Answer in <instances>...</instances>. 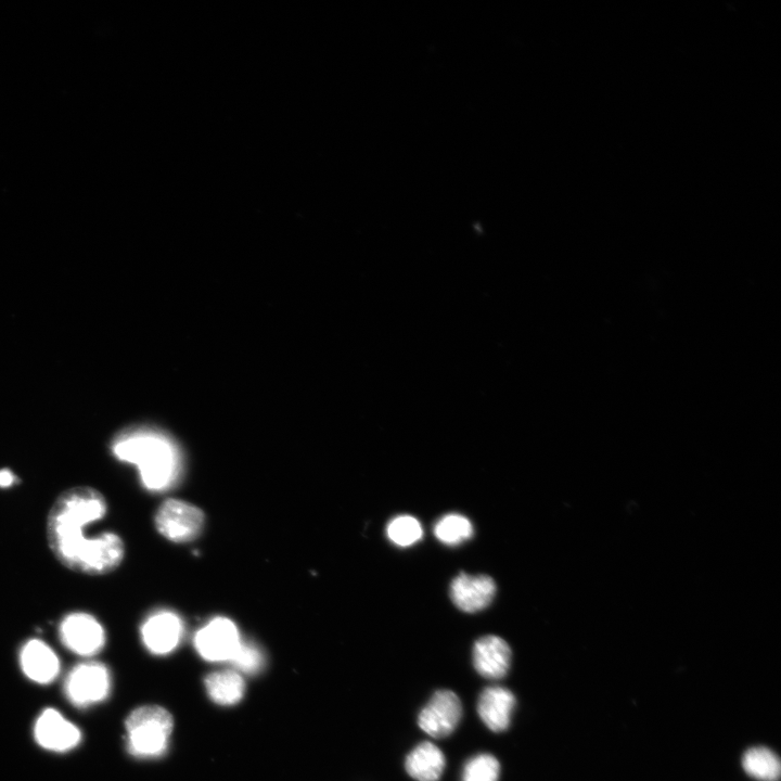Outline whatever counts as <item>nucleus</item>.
Segmentation results:
<instances>
[{
	"label": "nucleus",
	"mask_w": 781,
	"mask_h": 781,
	"mask_svg": "<svg viewBox=\"0 0 781 781\" xmlns=\"http://www.w3.org/2000/svg\"><path fill=\"white\" fill-rule=\"evenodd\" d=\"M107 511L104 495L89 486H76L59 495L47 518V540L64 567L83 574L104 575L121 565L125 547L119 535H84V530L104 518Z\"/></svg>",
	"instance_id": "nucleus-1"
},
{
	"label": "nucleus",
	"mask_w": 781,
	"mask_h": 781,
	"mask_svg": "<svg viewBox=\"0 0 781 781\" xmlns=\"http://www.w3.org/2000/svg\"><path fill=\"white\" fill-rule=\"evenodd\" d=\"M111 451L120 462L138 468L140 480L151 492L169 490L181 478L182 453L169 435L156 428L123 430L113 439Z\"/></svg>",
	"instance_id": "nucleus-2"
},
{
	"label": "nucleus",
	"mask_w": 781,
	"mask_h": 781,
	"mask_svg": "<svg viewBox=\"0 0 781 781\" xmlns=\"http://www.w3.org/2000/svg\"><path fill=\"white\" fill-rule=\"evenodd\" d=\"M173 718L157 706L140 707L126 719L127 749L137 758H156L168 748Z\"/></svg>",
	"instance_id": "nucleus-3"
},
{
	"label": "nucleus",
	"mask_w": 781,
	"mask_h": 781,
	"mask_svg": "<svg viewBox=\"0 0 781 781\" xmlns=\"http://www.w3.org/2000/svg\"><path fill=\"white\" fill-rule=\"evenodd\" d=\"M110 690V672L105 664L97 661L76 665L64 682V694L78 708H87L104 701Z\"/></svg>",
	"instance_id": "nucleus-4"
},
{
	"label": "nucleus",
	"mask_w": 781,
	"mask_h": 781,
	"mask_svg": "<svg viewBox=\"0 0 781 781\" xmlns=\"http://www.w3.org/2000/svg\"><path fill=\"white\" fill-rule=\"evenodd\" d=\"M158 531L175 543L197 539L204 526L203 512L196 506L178 499L163 503L156 517Z\"/></svg>",
	"instance_id": "nucleus-5"
},
{
	"label": "nucleus",
	"mask_w": 781,
	"mask_h": 781,
	"mask_svg": "<svg viewBox=\"0 0 781 781\" xmlns=\"http://www.w3.org/2000/svg\"><path fill=\"white\" fill-rule=\"evenodd\" d=\"M59 635L64 647L85 658L94 657L106 644L104 627L84 612L68 614L60 623Z\"/></svg>",
	"instance_id": "nucleus-6"
},
{
	"label": "nucleus",
	"mask_w": 781,
	"mask_h": 781,
	"mask_svg": "<svg viewBox=\"0 0 781 781\" xmlns=\"http://www.w3.org/2000/svg\"><path fill=\"white\" fill-rule=\"evenodd\" d=\"M463 718L462 701L452 690H438L418 716V725L427 735L442 739L452 735Z\"/></svg>",
	"instance_id": "nucleus-7"
},
{
	"label": "nucleus",
	"mask_w": 781,
	"mask_h": 781,
	"mask_svg": "<svg viewBox=\"0 0 781 781\" xmlns=\"http://www.w3.org/2000/svg\"><path fill=\"white\" fill-rule=\"evenodd\" d=\"M241 638L236 624L226 618H216L196 634L199 655L211 662H229L235 655Z\"/></svg>",
	"instance_id": "nucleus-8"
},
{
	"label": "nucleus",
	"mask_w": 781,
	"mask_h": 781,
	"mask_svg": "<svg viewBox=\"0 0 781 781\" xmlns=\"http://www.w3.org/2000/svg\"><path fill=\"white\" fill-rule=\"evenodd\" d=\"M34 736L42 748L59 753L74 749L82 739L80 729L55 709L43 711L35 723Z\"/></svg>",
	"instance_id": "nucleus-9"
},
{
	"label": "nucleus",
	"mask_w": 781,
	"mask_h": 781,
	"mask_svg": "<svg viewBox=\"0 0 781 781\" xmlns=\"http://www.w3.org/2000/svg\"><path fill=\"white\" fill-rule=\"evenodd\" d=\"M183 633V621L172 611L151 614L142 627L145 646L151 654L157 656L168 655L174 651L181 643Z\"/></svg>",
	"instance_id": "nucleus-10"
},
{
	"label": "nucleus",
	"mask_w": 781,
	"mask_h": 781,
	"mask_svg": "<svg viewBox=\"0 0 781 781\" xmlns=\"http://www.w3.org/2000/svg\"><path fill=\"white\" fill-rule=\"evenodd\" d=\"M496 593V584L490 576L459 574L451 585L455 606L465 612H478L489 607Z\"/></svg>",
	"instance_id": "nucleus-11"
},
{
	"label": "nucleus",
	"mask_w": 781,
	"mask_h": 781,
	"mask_svg": "<svg viewBox=\"0 0 781 781\" xmlns=\"http://www.w3.org/2000/svg\"><path fill=\"white\" fill-rule=\"evenodd\" d=\"M472 656L476 671L489 680H501L510 670L511 649L501 637L488 635L480 638L473 646Z\"/></svg>",
	"instance_id": "nucleus-12"
},
{
	"label": "nucleus",
	"mask_w": 781,
	"mask_h": 781,
	"mask_svg": "<svg viewBox=\"0 0 781 781\" xmlns=\"http://www.w3.org/2000/svg\"><path fill=\"white\" fill-rule=\"evenodd\" d=\"M517 700L512 691L502 686L485 688L478 700L480 719L490 731L503 733L511 723Z\"/></svg>",
	"instance_id": "nucleus-13"
},
{
	"label": "nucleus",
	"mask_w": 781,
	"mask_h": 781,
	"mask_svg": "<svg viewBox=\"0 0 781 781\" xmlns=\"http://www.w3.org/2000/svg\"><path fill=\"white\" fill-rule=\"evenodd\" d=\"M21 669L31 681L46 685L60 673V661L55 651L40 639H32L20 652Z\"/></svg>",
	"instance_id": "nucleus-14"
},
{
	"label": "nucleus",
	"mask_w": 781,
	"mask_h": 781,
	"mask_svg": "<svg viewBox=\"0 0 781 781\" xmlns=\"http://www.w3.org/2000/svg\"><path fill=\"white\" fill-rule=\"evenodd\" d=\"M445 764L444 753L429 741L421 742L405 760L406 772L417 781H439Z\"/></svg>",
	"instance_id": "nucleus-15"
},
{
	"label": "nucleus",
	"mask_w": 781,
	"mask_h": 781,
	"mask_svg": "<svg viewBox=\"0 0 781 781\" xmlns=\"http://www.w3.org/2000/svg\"><path fill=\"white\" fill-rule=\"evenodd\" d=\"M206 688L215 703L233 706L245 696L246 685L238 672L229 670L210 674L206 678Z\"/></svg>",
	"instance_id": "nucleus-16"
},
{
	"label": "nucleus",
	"mask_w": 781,
	"mask_h": 781,
	"mask_svg": "<svg viewBox=\"0 0 781 781\" xmlns=\"http://www.w3.org/2000/svg\"><path fill=\"white\" fill-rule=\"evenodd\" d=\"M742 766L748 775L760 781H778L780 778L778 755L765 747L749 749L742 758Z\"/></svg>",
	"instance_id": "nucleus-17"
},
{
	"label": "nucleus",
	"mask_w": 781,
	"mask_h": 781,
	"mask_svg": "<svg viewBox=\"0 0 781 781\" xmlns=\"http://www.w3.org/2000/svg\"><path fill=\"white\" fill-rule=\"evenodd\" d=\"M434 534L440 542L455 546L469 540L473 534V528L466 517L451 514L444 516L435 524Z\"/></svg>",
	"instance_id": "nucleus-18"
},
{
	"label": "nucleus",
	"mask_w": 781,
	"mask_h": 781,
	"mask_svg": "<svg viewBox=\"0 0 781 781\" xmlns=\"http://www.w3.org/2000/svg\"><path fill=\"white\" fill-rule=\"evenodd\" d=\"M501 764L492 754L483 753L471 758L464 766L462 781H498Z\"/></svg>",
	"instance_id": "nucleus-19"
},
{
	"label": "nucleus",
	"mask_w": 781,
	"mask_h": 781,
	"mask_svg": "<svg viewBox=\"0 0 781 781\" xmlns=\"http://www.w3.org/2000/svg\"><path fill=\"white\" fill-rule=\"evenodd\" d=\"M387 532L391 542L401 547L414 545L422 537L419 521L411 516H400L393 519Z\"/></svg>",
	"instance_id": "nucleus-20"
},
{
	"label": "nucleus",
	"mask_w": 781,
	"mask_h": 781,
	"mask_svg": "<svg viewBox=\"0 0 781 781\" xmlns=\"http://www.w3.org/2000/svg\"><path fill=\"white\" fill-rule=\"evenodd\" d=\"M233 667L246 674H256L264 667L265 658L261 648L252 642H242L229 661Z\"/></svg>",
	"instance_id": "nucleus-21"
},
{
	"label": "nucleus",
	"mask_w": 781,
	"mask_h": 781,
	"mask_svg": "<svg viewBox=\"0 0 781 781\" xmlns=\"http://www.w3.org/2000/svg\"><path fill=\"white\" fill-rule=\"evenodd\" d=\"M17 482V477L9 469H0V488H10Z\"/></svg>",
	"instance_id": "nucleus-22"
}]
</instances>
